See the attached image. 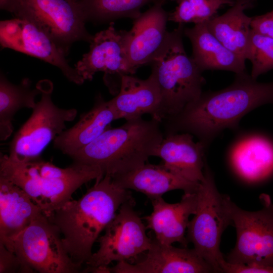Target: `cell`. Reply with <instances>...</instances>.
<instances>
[{
  "mask_svg": "<svg viewBox=\"0 0 273 273\" xmlns=\"http://www.w3.org/2000/svg\"><path fill=\"white\" fill-rule=\"evenodd\" d=\"M270 103L273 104V82H259L245 71L237 74L226 88L202 92L178 114L165 120V133H189L206 147L224 129L237 128L247 113Z\"/></svg>",
  "mask_w": 273,
  "mask_h": 273,
  "instance_id": "obj_1",
  "label": "cell"
},
{
  "mask_svg": "<svg viewBox=\"0 0 273 273\" xmlns=\"http://www.w3.org/2000/svg\"><path fill=\"white\" fill-rule=\"evenodd\" d=\"M80 199L70 200L49 217L61 235L64 247L76 263L82 266L91 258L94 244L130 193L105 174Z\"/></svg>",
  "mask_w": 273,
  "mask_h": 273,
  "instance_id": "obj_2",
  "label": "cell"
},
{
  "mask_svg": "<svg viewBox=\"0 0 273 273\" xmlns=\"http://www.w3.org/2000/svg\"><path fill=\"white\" fill-rule=\"evenodd\" d=\"M161 122L142 117L108 128L70 157L74 163L98 166L104 175L121 174L145 164L164 137Z\"/></svg>",
  "mask_w": 273,
  "mask_h": 273,
  "instance_id": "obj_3",
  "label": "cell"
},
{
  "mask_svg": "<svg viewBox=\"0 0 273 273\" xmlns=\"http://www.w3.org/2000/svg\"><path fill=\"white\" fill-rule=\"evenodd\" d=\"M104 175L99 167L80 163L60 168L40 157L26 161L8 155L0 158V176L23 190L48 217L82 185Z\"/></svg>",
  "mask_w": 273,
  "mask_h": 273,
  "instance_id": "obj_4",
  "label": "cell"
},
{
  "mask_svg": "<svg viewBox=\"0 0 273 273\" xmlns=\"http://www.w3.org/2000/svg\"><path fill=\"white\" fill-rule=\"evenodd\" d=\"M184 24L168 32L166 40L150 64L158 85L161 103L158 120L162 122L179 112L202 93V72L187 54L183 41Z\"/></svg>",
  "mask_w": 273,
  "mask_h": 273,
  "instance_id": "obj_5",
  "label": "cell"
},
{
  "mask_svg": "<svg viewBox=\"0 0 273 273\" xmlns=\"http://www.w3.org/2000/svg\"><path fill=\"white\" fill-rule=\"evenodd\" d=\"M204 171L205 178L200 183L197 191L196 213L189 222L187 238L216 272H222L220 264L224 258L219 245L223 232L229 225H232L229 207L230 198L219 193L206 163Z\"/></svg>",
  "mask_w": 273,
  "mask_h": 273,
  "instance_id": "obj_6",
  "label": "cell"
},
{
  "mask_svg": "<svg viewBox=\"0 0 273 273\" xmlns=\"http://www.w3.org/2000/svg\"><path fill=\"white\" fill-rule=\"evenodd\" d=\"M261 208L248 211L238 207L230 199V215L237 232L235 247L226 261L233 264L273 266V203L262 194Z\"/></svg>",
  "mask_w": 273,
  "mask_h": 273,
  "instance_id": "obj_7",
  "label": "cell"
},
{
  "mask_svg": "<svg viewBox=\"0 0 273 273\" xmlns=\"http://www.w3.org/2000/svg\"><path fill=\"white\" fill-rule=\"evenodd\" d=\"M37 86L41 90L40 100L10 144L9 156L18 161L40 157L49 143L64 130L66 122L74 120L77 115L75 109H62L55 105L50 81H42Z\"/></svg>",
  "mask_w": 273,
  "mask_h": 273,
  "instance_id": "obj_8",
  "label": "cell"
},
{
  "mask_svg": "<svg viewBox=\"0 0 273 273\" xmlns=\"http://www.w3.org/2000/svg\"><path fill=\"white\" fill-rule=\"evenodd\" d=\"M133 199L121 205L113 219L98 238L99 248L86 264L84 272H102L113 261H127L148 251L152 241L146 227L133 210Z\"/></svg>",
  "mask_w": 273,
  "mask_h": 273,
  "instance_id": "obj_9",
  "label": "cell"
},
{
  "mask_svg": "<svg viewBox=\"0 0 273 273\" xmlns=\"http://www.w3.org/2000/svg\"><path fill=\"white\" fill-rule=\"evenodd\" d=\"M57 226L44 213L33 220L16 238L14 252L34 271L75 273L82 266L66 250Z\"/></svg>",
  "mask_w": 273,
  "mask_h": 273,
  "instance_id": "obj_10",
  "label": "cell"
},
{
  "mask_svg": "<svg viewBox=\"0 0 273 273\" xmlns=\"http://www.w3.org/2000/svg\"><path fill=\"white\" fill-rule=\"evenodd\" d=\"M15 15L41 27L66 55L73 42H90L93 37L85 28L79 0H20Z\"/></svg>",
  "mask_w": 273,
  "mask_h": 273,
  "instance_id": "obj_11",
  "label": "cell"
},
{
  "mask_svg": "<svg viewBox=\"0 0 273 273\" xmlns=\"http://www.w3.org/2000/svg\"><path fill=\"white\" fill-rule=\"evenodd\" d=\"M0 41L9 48L38 58L60 69L70 81L77 84L84 80L71 67L64 51L54 39L34 22L23 18L1 21Z\"/></svg>",
  "mask_w": 273,
  "mask_h": 273,
  "instance_id": "obj_12",
  "label": "cell"
},
{
  "mask_svg": "<svg viewBox=\"0 0 273 273\" xmlns=\"http://www.w3.org/2000/svg\"><path fill=\"white\" fill-rule=\"evenodd\" d=\"M165 1L153 6L134 19L132 28L122 30L124 53L130 74L150 64L164 44L168 32L169 13L163 8Z\"/></svg>",
  "mask_w": 273,
  "mask_h": 273,
  "instance_id": "obj_13",
  "label": "cell"
},
{
  "mask_svg": "<svg viewBox=\"0 0 273 273\" xmlns=\"http://www.w3.org/2000/svg\"><path fill=\"white\" fill-rule=\"evenodd\" d=\"M145 259L136 264L119 261L108 267L114 273H209L213 267L193 249L180 248L152 241Z\"/></svg>",
  "mask_w": 273,
  "mask_h": 273,
  "instance_id": "obj_14",
  "label": "cell"
},
{
  "mask_svg": "<svg viewBox=\"0 0 273 273\" xmlns=\"http://www.w3.org/2000/svg\"><path fill=\"white\" fill-rule=\"evenodd\" d=\"M89 51L76 64L75 69L85 80H91L98 72L120 78L130 74L126 60L122 30H117L111 22L106 29L93 35Z\"/></svg>",
  "mask_w": 273,
  "mask_h": 273,
  "instance_id": "obj_15",
  "label": "cell"
},
{
  "mask_svg": "<svg viewBox=\"0 0 273 273\" xmlns=\"http://www.w3.org/2000/svg\"><path fill=\"white\" fill-rule=\"evenodd\" d=\"M43 213L23 190L0 176V243L14 252L16 238Z\"/></svg>",
  "mask_w": 273,
  "mask_h": 273,
  "instance_id": "obj_16",
  "label": "cell"
},
{
  "mask_svg": "<svg viewBox=\"0 0 273 273\" xmlns=\"http://www.w3.org/2000/svg\"><path fill=\"white\" fill-rule=\"evenodd\" d=\"M151 200L153 211L145 217L146 228L154 232L155 240L160 243L172 245L178 242L187 247L189 242L185 233L189 216L196 213L197 192L185 193L181 200L174 204L166 202L162 196Z\"/></svg>",
  "mask_w": 273,
  "mask_h": 273,
  "instance_id": "obj_17",
  "label": "cell"
},
{
  "mask_svg": "<svg viewBox=\"0 0 273 273\" xmlns=\"http://www.w3.org/2000/svg\"><path fill=\"white\" fill-rule=\"evenodd\" d=\"M194 135L187 132L164 136L155 153L168 171L189 181L200 183L205 178V145L195 142Z\"/></svg>",
  "mask_w": 273,
  "mask_h": 273,
  "instance_id": "obj_18",
  "label": "cell"
},
{
  "mask_svg": "<svg viewBox=\"0 0 273 273\" xmlns=\"http://www.w3.org/2000/svg\"><path fill=\"white\" fill-rule=\"evenodd\" d=\"M161 100L158 85L152 74L146 79L126 74L121 77L118 95L109 101L118 119H136L149 114L158 120Z\"/></svg>",
  "mask_w": 273,
  "mask_h": 273,
  "instance_id": "obj_19",
  "label": "cell"
},
{
  "mask_svg": "<svg viewBox=\"0 0 273 273\" xmlns=\"http://www.w3.org/2000/svg\"><path fill=\"white\" fill-rule=\"evenodd\" d=\"M184 34L191 41V57L203 72L208 70L232 71L237 74L245 72V60L225 47L208 29L206 22L185 28Z\"/></svg>",
  "mask_w": 273,
  "mask_h": 273,
  "instance_id": "obj_20",
  "label": "cell"
},
{
  "mask_svg": "<svg viewBox=\"0 0 273 273\" xmlns=\"http://www.w3.org/2000/svg\"><path fill=\"white\" fill-rule=\"evenodd\" d=\"M111 177L119 187L141 192L151 200L174 190H182L185 193L196 192L200 183L175 175L162 164L146 163L129 172Z\"/></svg>",
  "mask_w": 273,
  "mask_h": 273,
  "instance_id": "obj_21",
  "label": "cell"
},
{
  "mask_svg": "<svg viewBox=\"0 0 273 273\" xmlns=\"http://www.w3.org/2000/svg\"><path fill=\"white\" fill-rule=\"evenodd\" d=\"M117 119V114L110 101H105L99 96L91 110L84 114L74 126L64 130L54 140V147L71 157L96 139Z\"/></svg>",
  "mask_w": 273,
  "mask_h": 273,
  "instance_id": "obj_22",
  "label": "cell"
},
{
  "mask_svg": "<svg viewBox=\"0 0 273 273\" xmlns=\"http://www.w3.org/2000/svg\"><path fill=\"white\" fill-rule=\"evenodd\" d=\"M231 160L237 172L245 180L263 179L273 172V143L262 136L246 138L234 147Z\"/></svg>",
  "mask_w": 273,
  "mask_h": 273,
  "instance_id": "obj_23",
  "label": "cell"
},
{
  "mask_svg": "<svg viewBox=\"0 0 273 273\" xmlns=\"http://www.w3.org/2000/svg\"><path fill=\"white\" fill-rule=\"evenodd\" d=\"M256 0H236L222 15L214 16L206 22L209 31L228 49L245 60L252 17L245 10L254 6Z\"/></svg>",
  "mask_w": 273,
  "mask_h": 273,
  "instance_id": "obj_24",
  "label": "cell"
},
{
  "mask_svg": "<svg viewBox=\"0 0 273 273\" xmlns=\"http://www.w3.org/2000/svg\"><path fill=\"white\" fill-rule=\"evenodd\" d=\"M41 94L39 87L31 88L30 80L24 79L19 84L10 82L3 75L0 78V139L7 140L12 134L15 114L24 108L33 109L36 97Z\"/></svg>",
  "mask_w": 273,
  "mask_h": 273,
  "instance_id": "obj_25",
  "label": "cell"
},
{
  "mask_svg": "<svg viewBox=\"0 0 273 273\" xmlns=\"http://www.w3.org/2000/svg\"><path fill=\"white\" fill-rule=\"evenodd\" d=\"M165 0H79L86 19L99 22L121 18L133 20L145 5Z\"/></svg>",
  "mask_w": 273,
  "mask_h": 273,
  "instance_id": "obj_26",
  "label": "cell"
},
{
  "mask_svg": "<svg viewBox=\"0 0 273 273\" xmlns=\"http://www.w3.org/2000/svg\"><path fill=\"white\" fill-rule=\"evenodd\" d=\"M236 0H182L174 11L169 13L168 21L195 24L207 22L215 16L218 10L228 5L232 6Z\"/></svg>",
  "mask_w": 273,
  "mask_h": 273,
  "instance_id": "obj_27",
  "label": "cell"
},
{
  "mask_svg": "<svg viewBox=\"0 0 273 273\" xmlns=\"http://www.w3.org/2000/svg\"><path fill=\"white\" fill-rule=\"evenodd\" d=\"M245 59L252 63L251 76L255 79L261 74L273 69V38L251 29Z\"/></svg>",
  "mask_w": 273,
  "mask_h": 273,
  "instance_id": "obj_28",
  "label": "cell"
},
{
  "mask_svg": "<svg viewBox=\"0 0 273 273\" xmlns=\"http://www.w3.org/2000/svg\"><path fill=\"white\" fill-rule=\"evenodd\" d=\"M35 272L15 252L0 243V273H31Z\"/></svg>",
  "mask_w": 273,
  "mask_h": 273,
  "instance_id": "obj_29",
  "label": "cell"
},
{
  "mask_svg": "<svg viewBox=\"0 0 273 273\" xmlns=\"http://www.w3.org/2000/svg\"><path fill=\"white\" fill-rule=\"evenodd\" d=\"M220 267L222 272L226 273H273V266L233 264L225 259L221 262Z\"/></svg>",
  "mask_w": 273,
  "mask_h": 273,
  "instance_id": "obj_30",
  "label": "cell"
},
{
  "mask_svg": "<svg viewBox=\"0 0 273 273\" xmlns=\"http://www.w3.org/2000/svg\"><path fill=\"white\" fill-rule=\"evenodd\" d=\"M251 28L256 32L273 38V10L265 14L252 17Z\"/></svg>",
  "mask_w": 273,
  "mask_h": 273,
  "instance_id": "obj_31",
  "label": "cell"
},
{
  "mask_svg": "<svg viewBox=\"0 0 273 273\" xmlns=\"http://www.w3.org/2000/svg\"><path fill=\"white\" fill-rule=\"evenodd\" d=\"M20 0H0V8L14 14L16 13Z\"/></svg>",
  "mask_w": 273,
  "mask_h": 273,
  "instance_id": "obj_32",
  "label": "cell"
},
{
  "mask_svg": "<svg viewBox=\"0 0 273 273\" xmlns=\"http://www.w3.org/2000/svg\"><path fill=\"white\" fill-rule=\"evenodd\" d=\"M178 1H182V0H178Z\"/></svg>",
  "mask_w": 273,
  "mask_h": 273,
  "instance_id": "obj_33",
  "label": "cell"
}]
</instances>
